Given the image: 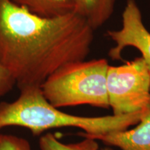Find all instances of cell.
Returning a JSON list of instances; mask_svg holds the SVG:
<instances>
[{
  "instance_id": "3",
  "label": "cell",
  "mask_w": 150,
  "mask_h": 150,
  "mask_svg": "<svg viewBox=\"0 0 150 150\" xmlns=\"http://www.w3.org/2000/svg\"><path fill=\"white\" fill-rule=\"evenodd\" d=\"M108 66L105 59L67 63L44 82L43 94L58 108L80 105L110 108L106 87Z\"/></svg>"
},
{
  "instance_id": "11",
  "label": "cell",
  "mask_w": 150,
  "mask_h": 150,
  "mask_svg": "<svg viewBox=\"0 0 150 150\" xmlns=\"http://www.w3.org/2000/svg\"><path fill=\"white\" fill-rule=\"evenodd\" d=\"M16 86V81L12 75L0 63V97L8 94Z\"/></svg>"
},
{
  "instance_id": "4",
  "label": "cell",
  "mask_w": 150,
  "mask_h": 150,
  "mask_svg": "<svg viewBox=\"0 0 150 150\" xmlns=\"http://www.w3.org/2000/svg\"><path fill=\"white\" fill-rule=\"evenodd\" d=\"M106 87L112 115L134 113L150 107V72L141 56L118 66L109 65Z\"/></svg>"
},
{
  "instance_id": "2",
  "label": "cell",
  "mask_w": 150,
  "mask_h": 150,
  "mask_svg": "<svg viewBox=\"0 0 150 150\" xmlns=\"http://www.w3.org/2000/svg\"><path fill=\"white\" fill-rule=\"evenodd\" d=\"M16 100L0 103V129L20 127L40 136L50 129L74 127L79 136L90 137L124 131L139 122L142 111L121 115L83 117L61 111L48 102L41 86L22 88Z\"/></svg>"
},
{
  "instance_id": "8",
  "label": "cell",
  "mask_w": 150,
  "mask_h": 150,
  "mask_svg": "<svg viewBox=\"0 0 150 150\" xmlns=\"http://www.w3.org/2000/svg\"><path fill=\"white\" fill-rule=\"evenodd\" d=\"M15 4L44 18H55L73 11L71 0H11Z\"/></svg>"
},
{
  "instance_id": "10",
  "label": "cell",
  "mask_w": 150,
  "mask_h": 150,
  "mask_svg": "<svg viewBox=\"0 0 150 150\" xmlns=\"http://www.w3.org/2000/svg\"><path fill=\"white\" fill-rule=\"evenodd\" d=\"M0 150H32L29 142L15 135L0 134Z\"/></svg>"
},
{
  "instance_id": "6",
  "label": "cell",
  "mask_w": 150,
  "mask_h": 150,
  "mask_svg": "<svg viewBox=\"0 0 150 150\" xmlns=\"http://www.w3.org/2000/svg\"><path fill=\"white\" fill-rule=\"evenodd\" d=\"M120 150H150V107L144 110L139 122L131 129L90 137Z\"/></svg>"
},
{
  "instance_id": "7",
  "label": "cell",
  "mask_w": 150,
  "mask_h": 150,
  "mask_svg": "<svg viewBox=\"0 0 150 150\" xmlns=\"http://www.w3.org/2000/svg\"><path fill=\"white\" fill-rule=\"evenodd\" d=\"M116 0H71L73 11L93 30L102 27L111 18Z\"/></svg>"
},
{
  "instance_id": "1",
  "label": "cell",
  "mask_w": 150,
  "mask_h": 150,
  "mask_svg": "<svg viewBox=\"0 0 150 150\" xmlns=\"http://www.w3.org/2000/svg\"><path fill=\"white\" fill-rule=\"evenodd\" d=\"M94 31L74 12L44 18L0 0V63L20 90L42 86L63 65L86 59Z\"/></svg>"
},
{
  "instance_id": "5",
  "label": "cell",
  "mask_w": 150,
  "mask_h": 150,
  "mask_svg": "<svg viewBox=\"0 0 150 150\" xmlns=\"http://www.w3.org/2000/svg\"><path fill=\"white\" fill-rule=\"evenodd\" d=\"M106 35L115 44L108 52L109 57L120 60L125 48H136L140 52L150 72V32L144 24L136 0H127L122 14L121 28L108 30Z\"/></svg>"
},
{
  "instance_id": "9",
  "label": "cell",
  "mask_w": 150,
  "mask_h": 150,
  "mask_svg": "<svg viewBox=\"0 0 150 150\" xmlns=\"http://www.w3.org/2000/svg\"><path fill=\"white\" fill-rule=\"evenodd\" d=\"M41 150H99L97 140L90 138H83L74 143H63L51 133L43 134L38 142Z\"/></svg>"
},
{
  "instance_id": "12",
  "label": "cell",
  "mask_w": 150,
  "mask_h": 150,
  "mask_svg": "<svg viewBox=\"0 0 150 150\" xmlns=\"http://www.w3.org/2000/svg\"><path fill=\"white\" fill-rule=\"evenodd\" d=\"M99 150H114L111 149L110 147H104V148H101V149H99Z\"/></svg>"
}]
</instances>
